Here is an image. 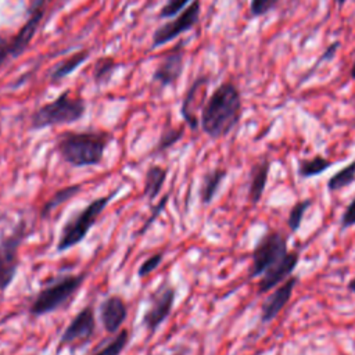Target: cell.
Here are the masks:
<instances>
[{
    "label": "cell",
    "instance_id": "17",
    "mask_svg": "<svg viewBox=\"0 0 355 355\" xmlns=\"http://www.w3.org/2000/svg\"><path fill=\"white\" fill-rule=\"evenodd\" d=\"M226 176L227 171L225 168H214L202 176L200 184V201L202 205H208L212 202Z\"/></svg>",
    "mask_w": 355,
    "mask_h": 355
},
{
    "label": "cell",
    "instance_id": "19",
    "mask_svg": "<svg viewBox=\"0 0 355 355\" xmlns=\"http://www.w3.org/2000/svg\"><path fill=\"white\" fill-rule=\"evenodd\" d=\"M168 171L166 168H162L159 165H151L144 176V187H143V196L147 197L150 201H154L159 193L161 189L166 180Z\"/></svg>",
    "mask_w": 355,
    "mask_h": 355
},
{
    "label": "cell",
    "instance_id": "3",
    "mask_svg": "<svg viewBox=\"0 0 355 355\" xmlns=\"http://www.w3.org/2000/svg\"><path fill=\"white\" fill-rule=\"evenodd\" d=\"M119 190H121V187H116L110 194L92 200L85 208L75 212L62 225L58 240H57L55 251L57 252H65L69 248L82 243L86 239V236L89 234L90 229L97 222L101 212L107 208L110 201H112L118 196Z\"/></svg>",
    "mask_w": 355,
    "mask_h": 355
},
{
    "label": "cell",
    "instance_id": "1",
    "mask_svg": "<svg viewBox=\"0 0 355 355\" xmlns=\"http://www.w3.org/2000/svg\"><path fill=\"white\" fill-rule=\"evenodd\" d=\"M243 112L241 94L232 82L220 83L202 107L200 125L211 139L227 136L240 122Z\"/></svg>",
    "mask_w": 355,
    "mask_h": 355
},
{
    "label": "cell",
    "instance_id": "10",
    "mask_svg": "<svg viewBox=\"0 0 355 355\" xmlns=\"http://www.w3.org/2000/svg\"><path fill=\"white\" fill-rule=\"evenodd\" d=\"M200 1L194 0L180 15H178L173 21L166 22L161 25L158 29H155L153 35V49L159 47L161 44H165L173 39H176L179 35L190 31L200 18Z\"/></svg>",
    "mask_w": 355,
    "mask_h": 355
},
{
    "label": "cell",
    "instance_id": "13",
    "mask_svg": "<svg viewBox=\"0 0 355 355\" xmlns=\"http://www.w3.org/2000/svg\"><path fill=\"white\" fill-rule=\"evenodd\" d=\"M298 276H290L287 280H284L282 284L277 286V288L269 294L261 306V322L269 323L272 322L287 305L290 301L293 291L298 283Z\"/></svg>",
    "mask_w": 355,
    "mask_h": 355
},
{
    "label": "cell",
    "instance_id": "28",
    "mask_svg": "<svg viewBox=\"0 0 355 355\" xmlns=\"http://www.w3.org/2000/svg\"><path fill=\"white\" fill-rule=\"evenodd\" d=\"M164 259V252H155L153 255H150L148 258H146L141 265L139 266V270H137V276L139 277H146L148 276L151 272H154L162 262Z\"/></svg>",
    "mask_w": 355,
    "mask_h": 355
},
{
    "label": "cell",
    "instance_id": "7",
    "mask_svg": "<svg viewBox=\"0 0 355 355\" xmlns=\"http://www.w3.org/2000/svg\"><path fill=\"white\" fill-rule=\"evenodd\" d=\"M28 234V227L21 220L11 233L0 239V293H4L14 282L19 268V248Z\"/></svg>",
    "mask_w": 355,
    "mask_h": 355
},
{
    "label": "cell",
    "instance_id": "24",
    "mask_svg": "<svg viewBox=\"0 0 355 355\" xmlns=\"http://www.w3.org/2000/svg\"><path fill=\"white\" fill-rule=\"evenodd\" d=\"M312 204V200L311 198H305V200H300L297 201L290 212H288V218H287V226L290 229L291 233H295L298 232V229L301 227V223H302V219H304V215L305 212L309 209Z\"/></svg>",
    "mask_w": 355,
    "mask_h": 355
},
{
    "label": "cell",
    "instance_id": "23",
    "mask_svg": "<svg viewBox=\"0 0 355 355\" xmlns=\"http://www.w3.org/2000/svg\"><path fill=\"white\" fill-rule=\"evenodd\" d=\"M129 337H130L129 330L122 329L115 334V337H112L105 345H103L98 351L93 352L92 355H121L130 340Z\"/></svg>",
    "mask_w": 355,
    "mask_h": 355
},
{
    "label": "cell",
    "instance_id": "22",
    "mask_svg": "<svg viewBox=\"0 0 355 355\" xmlns=\"http://www.w3.org/2000/svg\"><path fill=\"white\" fill-rule=\"evenodd\" d=\"M355 180V159L351 161L348 165L341 168L327 180V190L329 191H338Z\"/></svg>",
    "mask_w": 355,
    "mask_h": 355
},
{
    "label": "cell",
    "instance_id": "6",
    "mask_svg": "<svg viewBox=\"0 0 355 355\" xmlns=\"http://www.w3.org/2000/svg\"><path fill=\"white\" fill-rule=\"evenodd\" d=\"M287 252V237L282 232L269 230L263 233L252 250L248 276H262L269 268L277 263Z\"/></svg>",
    "mask_w": 355,
    "mask_h": 355
},
{
    "label": "cell",
    "instance_id": "2",
    "mask_svg": "<svg viewBox=\"0 0 355 355\" xmlns=\"http://www.w3.org/2000/svg\"><path fill=\"white\" fill-rule=\"evenodd\" d=\"M111 139L103 130L64 132L57 139L55 150L64 162L75 168L94 166L101 164Z\"/></svg>",
    "mask_w": 355,
    "mask_h": 355
},
{
    "label": "cell",
    "instance_id": "25",
    "mask_svg": "<svg viewBox=\"0 0 355 355\" xmlns=\"http://www.w3.org/2000/svg\"><path fill=\"white\" fill-rule=\"evenodd\" d=\"M115 62L111 58H101L100 61H97L96 67H94V72H93V79L97 83H103L105 80H108L115 69Z\"/></svg>",
    "mask_w": 355,
    "mask_h": 355
},
{
    "label": "cell",
    "instance_id": "34",
    "mask_svg": "<svg viewBox=\"0 0 355 355\" xmlns=\"http://www.w3.org/2000/svg\"><path fill=\"white\" fill-rule=\"evenodd\" d=\"M349 76L355 80V60L352 62V67H351V71H349Z\"/></svg>",
    "mask_w": 355,
    "mask_h": 355
},
{
    "label": "cell",
    "instance_id": "18",
    "mask_svg": "<svg viewBox=\"0 0 355 355\" xmlns=\"http://www.w3.org/2000/svg\"><path fill=\"white\" fill-rule=\"evenodd\" d=\"M83 184L82 183H76V184H71V186H65L60 190H57L42 207L40 209V218L42 219H47L50 218V215L62 204L68 202L71 198H73L75 196L79 194V191L82 190Z\"/></svg>",
    "mask_w": 355,
    "mask_h": 355
},
{
    "label": "cell",
    "instance_id": "12",
    "mask_svg": "<svg viewBox=\"0 0 355 355\" xmlns=\"http://www.w3.org/2000/svg\"><path fill=\"white\" fill-rule=\"evenodd\" d=\"M298 261H300V252L288 251L277 263H275L261 276L257 286V293L265 294L272 288L277 287L279 284H282L284 280H287L293 275L294 269L297 268Z\"/></svg>",
    "mask_w": 355,
    "mask_h": 355
},
{
    "label": "cell",
    "instance_id": "30",
    "mask_svg": "<svg viewBox=\"0 0 355 355\" xmlns=\"http://www.w3.org/2000/svg\"><path fill=\"white\" fill-rule=\"evenodd\" d=\"M168 198H169V196H168V194H165V196H162V198L159 200V202H158V204H155V205H153V207H151V214L148 215L147 220L143 223V226H141V229H140L139 234H144V233L148 230V227L154 223V220H155V219L159 216V214L165 209L166 202H168Z\"/></svg>",
    "mask_w": 355,
    "mask_h": 355
},
{
    "label": "cell",
    "instance_id": "5",
    "mask_svg": "<svg viewBox=\"0 0 355 355\" xmlns=\"http://www.w3.org/2000/svg\"><path fill=\"white\" fill-rule=\"evenodd\" d=\"M85 111V100L72 97L69 92H64L55 100L42 105L32 114L29 128L32 130H40L49 126L72 123L79 121Z\"/></svg>",
    "mask_w": 355,
    "mask_h": 355
},
{
    "label": "cell",
    "instance_id": "32",
    "mask_svg": "<svg viewBox=\"0 0 355 355\" xmlns=\"http://www.w3.org/2000/svg\"><path fill=\"white\" fill-rule=\"evenodd\" d=\"M355 225V197L347 205L345 211L341 215V227L348 229Z\"/></svg>",
    "mask_w": 355,
    "mask_h": 355
},
{
    "label": "cell",
    "instance_id": "15",
    "mask_svg": "<svg viewBox=\"0 0 355 355\" xmlns=\"http://www.w3.org/2000/svg\"><path fill=\"white\" fill-rule=\"evenodd\" d=\"M101 324L108 333H118L128 316V305L121 295L107 297L98 308Z\"/></svg>",
    "mask_w": 355,
    "mask_h": 355
},
{
    "label": "cell",
    "instance_id": "8",
    "mask_svg": "<svg viewBox=\"0 0 355 355\" xmlns=\"http://www.w3.org/2000/svg\"><path fill=\"white\" fill-rule=\"evenodd\" d=\"M175 300L176 290L168 282H164L151 293L148 297V306L141 316V326L147 329L150 334L155 333L157 329L168 319L173 309Z\"/></svg>",
    "mask_w": 355,
    "mask_h": 355
},
{
    "label": "cell",
    "instance_id": "16",
    "mask_svg": "<svg viewBox=\"0 0 355 355\" xmlns=\"http://www.w3.org/2000/svg\"><path fill=\"white\" fill-rule=\"evenodd\" d=\"M270 171V161L265 157L259 162L254 164L250 172V186H248V198L255 205L262 198V194L266 187L268 176Z\"/></svg>",
    "mask_w": 355,
    "mask_h": 355
},
{
    "label": "cell",
    "instance_id": "9",
    "mask_svg": "<svg viewBox=\"0 0 355 355\" xmlns=\"http://www.w3.org/2000/svg\"><path fill=\"white\" fill-rule=\"evenodd\" d=\"M96 333V319H94V311L93 306L87 305L83 309H80L73 319L68 323V326L64 329L57 352L61 351L65 345H80L86 344L92 340V337Z\"/></svg>",
    "mask_w": 355,
    "mask_h": 355
},
{
    "label": "cell",
    "instance_id": "11",
    "mask_svg": "<svg viewBox=\"0 0 355 355\" xmlns=\"http://www.w3.org/2000/svg\"><path fill=\"white\" fill-rule=\"evenodd\" d=\"M46 10V0H35L29 7V17L21 26L18 33L11 37V49L14 58L19 57L32 42Z\"/></svg>",
    "mask_w": 355,
    "mask_h": 355
},
{
    "label": "cell",
    "instance_id": "14",
    "mask_svg": "<svg viewBox=\"0 0 355 355\" xmlns=\"http://www.w3.org/2000/svg\"><path fill=\"white\" fill-rule=\"evenodd\" d=\"M183 43H179L158 64L153 73V80L161 87L173 85L183 71Z\"/></svg>",
    "mask_w": 355,
    "mask_h": 355
},
{
    "label": "cell",
    "instance_id": "29",
    "mask_svg": "<svg viewBox=\"0 0 355 355\" xmlns=\"http://www.w3.org/2000/svg\"><path fill=\"white\" fill-rule=\"evenodd\" d=\"M282 0H251L250 11L254 17H262L277 7Z\"/></svg>",
    "mask_w": 355,
    "mask_h": 355
},
{
    "label": "cell",
    "instance_id": "4",
    "mask_svg": "<svg viewBox=\"0 0 355 355\" xmlns=\"http://www.w3.org/2000/svg\"><path fill=\"white\" fill-rule=\"evenodd\" d=\"M85 279L86 272L68 273L51 280L47 286L37 291L29 305V313L39 318L64 308L76 295Z\"/></svg>",
    "mask_w": 355,
    "mask_h": 355
},
{
    "label": "cell",
    "instance_id": "20",
    "mask_svg": "<svg viewBox=\"0 0 355 355\" xmlns=\"http://www.w3.org/2000/svg\"><path fill=\"white\" fill-rule=\"evenodd\" d=\"M331 165H333V162L329 158H326L323 155H315L312 158L298 159L297 172H298L300 178L308 179V178H313V176H318V175L323 173Z\"/></svg>",
    "mask_w": 355,
    "mask_h": 355
},
{
    "label": "cell",
    "instance_id": "26",
    "mask_svg": "<svg viewBox=\"0 0 355 355\" xmlns=\"http://www.w3.org/2000/svg\"><path fill=\"white\" fill-rule=\"evenodd\" d=\"M340 46H341V43L338 42V40H336V42H333V43H330L326 49H324V51L320 54V57H319V60L313 64V67H312V69H309V72L304 76V79L301 80V83L302 82H305L308 78H309V75H312L318 68H319V65L320 64H323V62H327V61H331L333 58H334V55H336V53L338 51V49H340Z\"/></svg>",
    "mask_w": 355,
    "mask_h": 355
},
{
    "label": "cell",
    "instance_id": "21",
    "mask_svg": "<svg viewBox=\"0 0 355 355\" xmlns=\"http://www.w3.org/2000/svg\"><path fill=\"white\" fill-rule=\"evenodd\" d=\"M89 58V51H80V53H76L68 58H65L64 61H61L55 69L51 72L50 75V79L51 82H57V80H61L64 79L65 76H68L69 73H72L82 62H85L86 60Z\"/></svg>",
    "mask_w": 355,
    "mask_h": 355
},
{
    "label": "cell",
    "instance_id": "33",
    "mask_svg": "<svg viewBox=\"0 0 355 355\" xmlns=\"http://www.w3.org/2000/svg\"><path fill=\"white\" fill-rule=\"evenodd\" d=\"M347 288L355 294V277H354V279H351V280L348 282V284H347Z\"/></svg>",
    "mask_w": 355,
    "mask_h": 355
},
{
    "label": "cell",
    "instance_id": "35",
    "mask_svg": "<svg viewBox=\"0 0 355 355\" xmlns=\"http://www.w3.org/2000/svg\"><path fill=\"white\" fill-rule=\"evenodd\" d=\"M334 3H336L338 7H343V6L347 3V0H334Z\"/></svg>",
    "mask_w": 355,
    "mask_h": 355
},
{
    "label": "cell",
    "instance_id": "27",
    "mask_svg": "<svg viewBox=\"0 0 355 355\" xmlns=\"http://www.w3.org/2000/svg\"><path fill=\"white\" fill-rule=\"evenodd\" d=\"M182 135H183L182 129H171V130H166L165 133H162V136L159 137V141L155 147V153L165 151L169 147H172L173 144H176L180 140Z\"/></svg>",
    "mask_w": 355,
    "mask_h": 355
},
{
    "label": "cell",
    "instance_id": "31",
    "mask_svg": "<svg viewBox=\"0 0 355 355\" xmlns=\"http://www.w3.org/2000/svg\"><path fill=\"white\" fill-rule=\"evenodd\" d=\"M189 1H191V0H168V1L164 4V7L161 8L159 17H162V18H169V17L176 15L178 12H180V11L187 6Z\"/></svg>",
    "mask_w": 355,
    "mask_h": 355
}]
</instances>
